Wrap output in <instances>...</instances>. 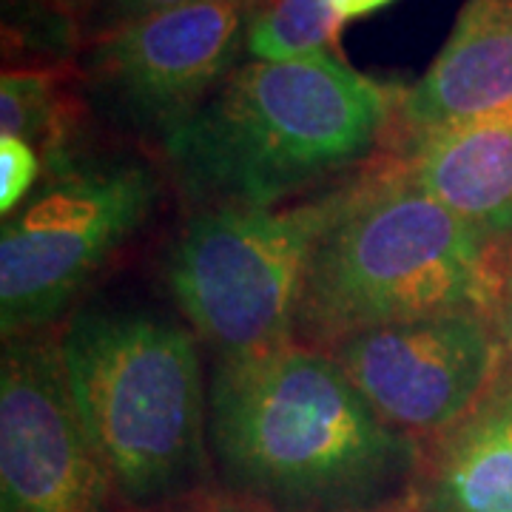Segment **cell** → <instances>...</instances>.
Segmentation results:
<instances>
[{"label":"cell","instance_id":"cell-14","mask_svg":"<svg viewBox=\"0 0 512 512\" xmlns=\"http://www.w3.org/2000/svg\"><path fill=\"white\" fill-rule=\"evenodd\" d=\"M0 137H15L49 160V168L66 157V120L49 72H3L0 77Z\"/></svg>","mask_w":512,"mask_h":512},{"label":"cell","instance_id":"cell-9","mask_svg":"<svg viewBox=\"0 0 512 512\" xmlns=\"http://www.w3.org/2000/svg\"><path fill=\"white\" fill-rule=\"evenodd\" d=\"M254 6L200 0L94 35L86 57L94 94L128 126L165 137L237 69Z\"/></svg>","mask_w":512,"mask_h":512},{"label":"cell","instance_id":"cell-3","mask_svg":"<svg viewBox=\"0 0 512 512\" xmlns=\"http://www.w3.org/2000/svg\"><path fill=\"white\" fill-rule=\"evenodd\" d=\"M510 248L421 191L399 160L365 168L311 259L296 342L330 350L353 333L439 313L493 319Z\"/></svg>","mask_w":512,"mask_h":512},{"label":"cell","instance_id":"cell-2","mask_svg":"<svg viewBox=\"0 0 512 512\" xmlns=\"http://www.w3.org/2000/svg\"><path fill=\"white\" fill-rule=\"evenodd\" d=\"M399 97L336 55L251 60L165 134V157L197 208L302 200L359 174L396 123Z\"/></svg>","mask_w":512,"mask_h":512},{"label":"cell","instance_id":"cell-15","mask_svg":"<svg viewBox=\"0 0 512 512\" xmlns=\"http://www.w3.org/2000/svg\"><path fill=\"white\" fill-rule=\"evenodd\" d=\"M40 174V154L23 140L0 137V214H15Z\"/></svg>","mask_w":512,"mask_h":512},{"label":"cell","instance_id":"cell-19","mask_svg":"<svg viewBox=\"0 0 512 512\" xmlns=\"http://www.w3.org/2000/svg\"><path fill=\"white\" fill-rule=\"evenodd\" d=\"M251 3H259V0H251Z\"/></svg>","mask_w":512,"mask_h":512},{"label":"cell","instance_id":"cell-11","mask_svg":"<svg viewBox=\"0 0 512 512\" xmlns=\"http://www.w3.org/2000/svg\"><path fill=\"white\" fill-rule=\"evenodd\" d=\"M396 160L456 217L512 245V111L410 137Z\"/></svg>","mask_w":512,"mask_h":512},{"label":"cell","instance_id":"cell-7","mask_svg":"<svg viewBox=\"0 0 512 512\" xmlns=\"http://www.w3.org/2000/svg\"><path fill=\"white\" fill-rule=\"evenodd\" d=\"M328 353L367 404L416 441L456 430L507 367L495 322L478 311L362 330Z\"/></svg>","mask_w":512,"mask_h":512},{"label":"cell","instance_id":"cell-13","mask_svg":"<svg viewBox=\"0 0 512 512\" xmlns=\"http://www.w3.org/2000/svg\"><path fill=\"white\" fill-rule=\"evenodd\" d=\"M342 26L345 18L330 0H259L248 20L245 52L268 63L333 55Z\"/></svg>","mask_w":512,"mask_h":512},{"label":"cell","instance_id":"cell-18","mask_svg":"<svg viewBox=\"0 0 512 512\" xmlns=\"http://www.w3.org/2000/svg\"><path fill=\"white\" fill-rule=\"evenodd\" d=\"M333 3V9L342 15L345 20L350 18H365L370 12H379L384 9L387 3H393V0H330Z\"/></svg>","mask_w":512,"mask_h":512},{"label":"cell","instance_id":"cell-6","mask_svg":"<svg viewBox=\"0 0 512 512\" xmlns=\"http://www.w3.org/2000/svg\"><path fill=\"white\" fill-rule=\"evenodd\" d=\"M154 171L134 160L66 163L29 194L0 234L3 339L43 333L151 217Z\"/></svg>","mask_w":512,"mask_h":512},{"label":"cell","instance_id":"cell-10","mask_svg":"<svg viewBox=\"0 0 512 512\" xmlns=\"http://www.w3.org/2000/svg\"><path fill=\"white\" fill-rule=\"evenodd\" d=\"M512 111V0H467L439 57L399 97L410 137Z\"/></svg>","mask_w":512,"mask_h":512},{"label":"cell","instance_id":"cell-4","mask_svg":"<svg viewBox=\"0 0 512 512\" xmlns=\"http://www.w3.org/2000/svg\"><path fill=\"white\" fill-rule=\"evenodd\" d=\"M57 339L120 501L148 510L191 493L211 464L197 333L151 311H89Z\"/></svg>","mask_w":512,"mask_h":512},{"label":"cell","instance_id":"cell-12","mask_svg":"<svg viewBox=\"0 0 512 512\" xmlns=\"http://www.w3.org/2000/svg\"><path fill=\"white\" fill-rule=\"evenodd\" d=\"M427 504L433 512H512V373L439 444Z\"/></svg>","mask_w":512,"mask_h":512},{"label":"cell","instance_id":"cell-8","mask_svg":"<svg viewBox=\"0 0 512 512\" xmlns=\"http://www.w3.org/2000/svg\"><path fill=\"white\" fill-rule=\"evenodd\" d=\"M109 467L72 399L60 339H9L0 362V512H114Z\"/></svg>","mask_w":512,"mask_h":512},{"label":"cell","instance_id":"cell-5","mask_svg":"<svg viewBox=\"0 0 512 512\" xmlns=\"http://www.w3.org/2000/svg\"><path fill=\"white\" fill-rule=\"evenodd\" d=\"M359 177L268 208H200L185 222L165 262V285L214 359L296 342L311 259Z\"/></svg>","mask_w":512,"mask_h":512},{"label":"cell","instance_id":"cell-17","mask_svg":"<svg viewBox=\"0 0 512 512\" xmlns=\"http://www.w3.org/2000/svg\"><path fill=\"white\" fill-rule=\"evenodd\" d=\"M493 322L501 345H504V359H507V370L512 373V248L507 251L504 268H501V282H498V296L493 305Z\"/></svg>","mask_w":512,"mask_h":512},{"label":"cell","instance_id":"cell-16","mask_svg":"<svg viewBox=\"0 0 512 512\" xmlns=\"http://www.w3.org/2000/svg\"><path fill=\"white\" fill-rule=\"evenodd\" d=\"M188 3H200V0H100L94 35H103V32L120 29L126 23L157 15V12H168L177 6H188Z\"/></svg>","mask_w":512,"mask_h":512},{"label":"cell","instance_id":"cell-1","mask_svg":"<svg viewBox=\"0 0 512 512\" xmlns=\"http://www.w3.org/2000/svg\"><path fill=\"white\" fill-rule=\"evenodd\" d=\"M208 450L222 481L265 512H382L419 473V441L367 404L328 350L214 359Z\"/></svg>","mask_w":512,"mask_h":512}]
</instances>
